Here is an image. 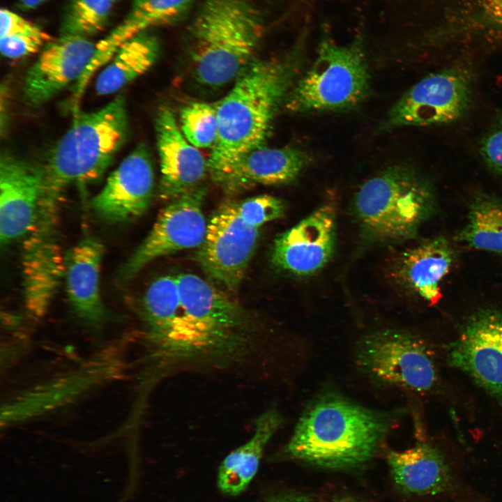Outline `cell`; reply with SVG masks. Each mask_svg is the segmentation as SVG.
<instances>
[{
	"instance_id": "cell-1",
	"label": "cell",
	"mask_w": 502,
	"mask_h": 502,
	"mask_svg": "<svg viewBox=\"0 0 502 502\" xmlns=\"http://www.w3.org/2000/svg\"><path fill=\"white\" fill-rule=\"evenodd\" d=\"M394 418L340 395L323 394L305 408L284 452L319 468L356 469L374 457Z\"/></svg>"
},
{
	"instance_id": "cell-2",
	"label": "cell",
	"mask_w": 502,
	"mask_h": 502,
	"mask_svg": "<svg viewBox=\"0 0 502 502\" xmlns=\"http://www.w3.org/2000/svg\"><path fill=\"white\" fill-rule=\"evenodd\" d=\"M307 29L289 55L252 61L216 104L218 130L208 160L210 174L241 154L263 145L274 116L303 63Z\"/></svg>"
},
{
	"instance_id": "cell-3",
	"label": "cell",
	"mask_w": 502,
	"mask_h": 502,
	"mask_svg": "<svg viewBox=\"0 0 502 502\" xmlns=\"http://www.w3.org/2000/svg\"><path fill=\"white\" fill-rule=\"evenodd\" d=\"M264 30L250 0H205L190 32L197 82L219 87L235 80L252 61Z\"/></svg>"
},
{
	"instance_id": "cell-4",
	"label": "cell",
	"mask_w": 502,
	"mask_h": 502,
	"mask_svg": "<svg viewBox=\"0 0 502 502\" xmlns=\"http://www.w3.org/2000/svg\"><path fill=\"white\" fill-rule=\"evenodd\" d=\"M436 211L433 185L407 164L388 167L367 180L353 200V212L363 236L377 243L414 238Z\"/></svg>"
},
{
	"instance_id": "cell-5",
	"label": "cell",
	"mask_w": 502,
	"mask_h": 502,
	"mask_svg": "<svg viewBox=\"0 0 502 502\" xmlns=\"http://www.w3.org/2000/svg\"><path fill=\"white\" fill-rule=\"evenodd\" d=\"M127 132L128 116L122 96L96 112H77L43 167V190L61 195L70 184L101 177L124 143Z\"/></svg>"
},
{
	"instance_id": "cell-6",
	"label": "cell",
	"mask_w": 502,
	"mask_h": 502,
	"mask_svg": "<svg viewBox=\"0 0 502 502\" xmlns=\"http://www.w3.org/2000/svg\"><path fill=\"white\" fill-rule=\"evenodd\" d=\"M364 38L340 44L328 34L321 38L314 61L291 87L284 100L294 112L341 111L360 103L370 89Z\"/></svg>"
},
{
	"instance_id": "cell-7",
	"label": "cell",
	"mask_w": 502,
	"mask_h": 502,
	"mask_svg": "<svg viewBox=\"0 0 502 502\" xmlns=\"http://www.w3.org/2000/svg\"><path fill=\"white\" fill-rule=\"evenodd\" d=\"M356 358L363 372L386 385L424 393L437 381L431 351L406 331L381 330L367 335L358 342Z\"/></svg>"
},
{
	"instance_id": "cell-8",
	"label": "cell",
	"mask_w": 502,
	"mask_h": 502,
	"mask_svg": "<svg viewBox=\"0 0 502 502\" xmlns=\"http://www.w3.org/2000/svg\"><path fill=\"white\" fill-rule=\"evenodd\" d=\"M473 78L469 68L458 65L428 75L392 107L383 128L437 126L457 122L471 107Z\"/></svg>"
},
{
	"instance_id": "cell-9",
	"label": "cell",
	"mask_w": 502,
	"mask_h": 502,
	"mask_svg": "<svg viewBox=\"0 0 502 502\" xmlns=\"http://www.w3.org/2000/svg\"><path fill=\"white\" fill-rule=\"evenodd\" d=\"M59 200L42 197L22 248L24 305L34 318L45 315L64 277L65 257L62 256L56 234Z\"/></svg>"
},
{
	"instance_id": "cell-10",
	"label": "cell",
	"mask_w": 502,
	"mask_h": 502,
	"mask_svg": "<svg viewBox=\"0 0 502 502\" xmlns=\"http://www.w3.org/2000/svg\"><path fill=\"white\" fill-rule=\"evenodd\" d=\"M259 236V229L239 216L236 202L227 201L209 219L196 259L213 284L234 294L243 280Z\"/></svg>"
},
{
	"instance_id": "cell-11",
	"label": "cell",
	"mask_w": 502,
	"mask_h": 502,
	"mask_svg": "<svg viewBox=\"0 0 502 502\" xmlns=\"http://www.w3.org/2000/svg\"><path fill=\"white\" fill-rule=\"evenodd\" d=\"M206 189L195 190L171 201L159 213L151 231L121 268L129 280L153 260L184 250L198 248L203 243L208 222L202 205Z\"/></svg>"
},
{
	"instance_id": "cell-12",
	"label": "cell",
	"mask_w": 502,
	"mask_h": 502,
	"mask_svg": "<svg viewBox=\"0 0 502 502\" xmlns=\"http://www.w3.org/2000/svg\"><path fill=\"white\" fill-rule=\"evenodd\" d=\"M448 364L466 374L502 406V311L473 313L449 346Z\"/></svg>"
},
{
	"instance_id": "cell-13",
	"label": "cell",
	"mask_w": 502,
	"mask_h": 502,
	"mask_svg": "<svg viewBox=\"0 0 502 502\" xmlns=\"http://www.w3.org/2000/svg\"><path fill=\"white\" fill-rule=\"evenodd\" d=\"M335 219L334 206L325 204L279 234L271 250L272 263L281 270L301 276L320 270L334 252Z\"/></svg>"
},
{
	"instance_id": "cell-14",
	"label": "cell",
	"mask_w": 502,
	"mask_h": 502,
	"mask_svg": "<svg viewBox=\"0 0 502 502\" xmlns=\"http://www.w3.org/2000/svg\"><path fill=\"white\" fill-rule=\"evenodd\" d=\"M96 44L79 36H61L48 42L27 71L24 84L26 102L39 106L70 83H76L91 61Z\"/></svg>"
},
{
	"instance_id": "cell-15",
	"label": "cell",
	"mask_w": 502,
	"mask_h": 502,
	"mask_svg": "<svg viewBox=\"0 0 502 502\" xmlns=\"http://www.w3.org/2000/svg\"><path fill=\"white\" fill-rule=\"evenodd\" d=\"M154 188L151 156L138 145L109 176L91 206L100 218L116 222L132 220L145 213Z\"/></svg>"
},
{
	"instance_id": "cell-16",
	"label": "cell",
	"mask_w": 502,
	"mask_h": 502,
	"mask_svg": "<svg viewBox=\"0 0 502 502\" xmlns=\"http://www.w3.org/2000/svg\"><path fill=\"white\" fill-rule=\"evenodd\" d=\"M155 125L160 169L159 195L172 201L201 186L208 172V161L185 137L169 107L158 110Z\"/></svg>"
},
{
	"instance_id": "cell-17",
	"label": "cell",
	"mask_w": 502,
	"mask_h": 502,
	"mask_svg": "<svg viewBox=\"0 0 502 502\" xmlns=\"http://www.w3.org/2000/svg\"><path fill=\"white\" fill-rule=\"evenodd\" d=\"M310 160L306 152L297 148L261 146L236 157L211 176L224 192L231 195L258 184L289 183Z\"/></svg>"
},
{
	"instance_id": "cell-18",
	"label": "cell",
	"mask_w": 502,
	"mask_h": 502,
	"mask_svg": "<svg viewBox=\"0 0 502 502\" xmlns=\"http://www.w3.org/2000/svg\"><path fill=\"white\" fill-rule=\"evenodd\" d=\"M43 168L3 155L0 162V240L8 245L32 227L42 197Z\"/></svg>"
},
{
	"instance_id": "cell-19",
	"label": "cell",
	"mask_w": 502,
	"mask_h": 502,
	"mask_svg": "<svg viewBox=\"0 0 502 502\" xmlns=\"http://www.w3.org/2000/svg\"><path fill=\"white\" fill-rule=\"evenodd\" d=\"M103 252L100 241L88 236L65 257L63 277L68 301L76 317L89 326L102 324L107 316L100 290Z\"/></svg>"
},
{
	"instance_id": "cell-20",
	"label": "cell",
	"mask_w": 502,
	"mask_h": 502,
	"mask_svg": "<svg viewBox=\"0 0 502 502\" xmlns=\"http://www.w3.org/2000/svg\"><path fill=\"white\" fill-rule=\"evenodd\" d=\"M456 252L443 236L425 240L403 252L395 266L397 279L429 306L440 301L441 283L450 271Z\"/></svg>"
},
{
	"instance_id": "cell-21",
	"label": "cell",
	"mask_w": 502,
	"mask_h": 502,
	"mask_svg": "<svg viewBox=\"0 0 502 502\" xmlns=\"http://www.w3.org/2000/svg\"><path fill=\"white\" fill-rule=\"evenodd\" d=\"M283 423L277 407L271 406L254 420L250 438L222 460L218 472V487L225 494L242 493L256 475L264 451Z\"/></svg>"
},
{
	"instance_id": "cell-22",
	"label": "cell",
	"mask_w": 502,
	"mask_h": 502,
	"mask_svg": "<svg viewBox=\"0 0 502 502\" xmlns=\"http://www.w3.org/2000/svg\"><path fill=\"white\" fill-rule=\"evenodd\" d=\"M387 462L393 480L402 493L436 494L448 485V467L440 452L429 444L390 451Z\"/></svg>"
},
{
	"instance_id": "cell-23",
	"label": "cell",
	"mask_w": 502,
	"mask_h": 502,
	"mask_svg": "<svg viewBox=\"0 0 502 502\" xmlns=\"http://www.w3.org/2000/svg\"><path fill=\"white\" fill-rule=\"evenodd\" d=\"M104 367L89 365L45 385L24 392L6 404L1 420L8 425L40 415L70 402L96 383Z\"/></svg>"
},
{
	"instance_id": "cell-24",
	"label": "cell",
	"mask_w": 502,
	"mask_h": 502,
	"mask_svg": "<svg viewBox=\"0 0 502 502\" xmlns=\"http://www.w3.org/2000/svg\"><path fill=\"white\" fill-rule=\"evenodd\" d=\"M159 52L158 40L147 31L127 40L98 76L97 93H114L141 76L156 61Z\"/></svg>"
},
{
	"instance_id": "cell-25",
	"label": "cell",
	"mask_w": 502,
	"mask_h": 502,
	"mask_svg": "<svg viewBox=\"0 0 502 502\" xmlns=\"http://www.w3.org/2000/svg\"><path fill=\"white\" fill-rule=\"evenodd\" d=\"M145 340L149 349L162 342L175 328L181 313L176 276L164 275L147 288L142 301Z\"/></svg>"
},
{
	"instance_id": "cell-26",
	"label": "cell",
	"mask_w": 502,
	"mask_h": 502,
	"mask_svg": "<svg viewBox=\"0 0 502 502\" xmlns=\"http://www.w3.org/2000/svg\"><path fill=\"white\" fill-rule=\"evenodd\" d=\"M457 239L473 249L502 254V201L484 192L473 196Z\"/></svg>"
},
{
	"instance_id": "cell-27",
	"label": "cell",
	"mask_w": 502,
	"mask_h": 502,
	"mask_svg": "<svg viewBox=\"0 0 502 502\" xmlns=\"http://www.w3.org/2000/svg\"><path fill=\"white\" fill-rule=\"evenodd\" d=\"M194 0H133L128 15L116 29L127 40L150 28L177 21Z\"/></svg>"
},
{
	"instance_id": "cell-28",
	"label": "cell",
	"mask_w": 502,
	"mask_h": 502,
	"mask_svg": "<svg viewBox=\"0 0 502 502\" xmlns=\"http://www.w3.org/2000/svg\"><path fill=\"white\" fill-rule=\"evenodd\" d=\"M111 0H69L62 15L61 36L88 37L102 31L109 22Z\"/></svg>"
},
{
	"instance_id": "cell-29",
	"label": "cell",
	"mask_w": 502,
	"mask_h": 502,
	"mask_svg": "<svg viewBox=\"0 0 502 502\" xmlns=\"http://www.w3.org/2000/svg\"><path fill=\"white\" fill-rule=\"evenodd\" d=\"M178 124L185 137L193 146L212 149L218 136L217 105L205 102H190L181 110Z\"/></svg>"
},
{
	"instance_id": "cell-30",
	"label": "cell",
	"mask_w": 502,
	"mask_h": 502,
	"mask_svg": "<svg viewBox=\"0 0 502 502\" xmlns=\"http://www.w3.org/2000/svg\"><path fill=\"white\" fill-rule=\"evenodd\" d=\"M236 202V208L241 219L249 225L259 228L270 221L282 217L284 204L279 198L261 195Z\"/></svg>"
},
{
	"instance_id": "cell-31",
	"label": "cell",
	"mask_w": 502,
	"mask_h": 502,
	"mask_svg": "<svg viewBox=\"0 0 502 502\" xmlns=\"http://www.w3.org/2000/svg\"><path fill=\"white\" fill-rule=\"evenodd\" d=\"M478 151L487 167L502 176V112L495 116L482 136Z\"/></svg>"
},
{
	"instance_id": "cell-32",
	"label": "cell",
	"mask_w": 502,
	"mask_h": 502,
	"mask_svg": "<svg viewBox=\"0 0 502 502\" xmlns=\"http://www.w3.org/2000/svg\"><path fill=\"white\" fill-rule=\"evenodd\" d=\"M51 40L45 32L38 34H20L1 37L2 55L9 59H19L37 52Z\"/></svg>"
},
{
	"instance_id": "cell-33",
	"label": "cell",
	"mask_w": 502,
	"mask_h": 502,
	"mask_svg": "<svg viewBox=\"0 0 502 502\" xmlns=\"http://www.w3.org/2000/svg\"><path fill=\"white\" fill-rule=\"evenodd\" d=\"M0 21L1 37L20 34H38L43 32L32 22L8 9L1 10Z\"/></svg>"
},
{
	"instance_id": "cell-34",
	"label": "cell",
	"mask_w": 502,
	"mask_h": 502,
	"mask_svg": "<svg viewBox=\"0 0 502 502\" xmlns=\"http://www.w3.org/2000/svg\"><path fill=\"white\" fill-rule=\"evenodd\" d=\"M482 8L491 21L502 26V0H482Z\"/></svg>"
},
{
	"instance_id": "cell-35",
	"label": "cell",
	"mask_w": 502,
	"mask_h": 502,
	"mask_svg": "<svg viewBox=\"0 0 502 502\" xmlns=\"http://www.w3.org/2000/svg\"><path fill=\"white\" fill-rule=\"evenodd\" d=\"M266 502H311V501L303 494L284 492L270 495Z\"/></svg>"
},
{
	"instance_id": "cell-36",
	"label": "cell",
	"mask_w": 502,
	"mask_h": 502,
	"mask_svg": "<svg viewBox=\"0 0 502 502\" xmlns=\"http://www.w3.org/2000/svg\"><path fill=\"white\" fill-rule=\"evenodd\" d=\"M47 0H19V6L24 9H31L42 4Z\"/></svg>"
},
{
	"instance_id": "cell-37",
	"label": "cell",
	"mask_w": 502,
	"mask_h": 502,
	"mask_svg": "<svg viewBox=\"0 0 502 502\" xmlns=\"http://www.w3.org/2000/svg\"><path fill=\"white\" fill-rule=\"evenodd\" d=\"M334 502H357V501L352 500V499H342L335 501Z\"/></svg>"
},
{
	"instance_id": "cell-38",
	"label": "cell",
	"mask_w": 502,
	"mask_h": 502,
	"mask_svg": "<svg viewBox=\"0 0 502 502\" xmlns=\"http://www.w3.org/2000/svg\"><path fill=\"white\" fill-rule=\"evenodd\" d=\"M111 1H117V0H111Z\"/></svg>"
},
{
	"instance_id": "cell-39",
	"label": "cell",
	"mask_w": 502,
	"mask_h": 502,
	"mask_svg": "<svg viewBox=\"0 0 502 502\" xmlns=\"http://www.w3.org/2000/svg\"><path fill=\"white\" fill-rule=\"evenodd\" d=\"M305 1H307H307H312V0H305Z\"/></svg>"
}]
</instances>
